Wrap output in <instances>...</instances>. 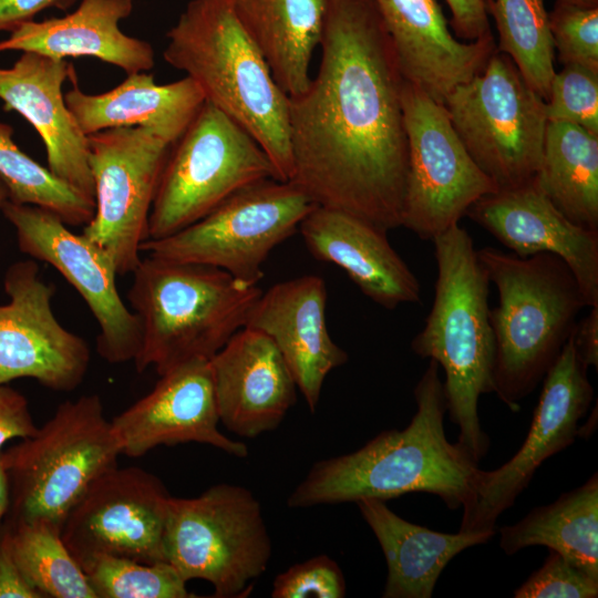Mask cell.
<instances>
[{"instance_id":"83f0119b","label":"cell","mask_w":598,"mask_h":598,"mask_svg":"<svg viewBox=\"0 0 598 598\" xmlns=\"http://www.w3.org/2000/svg\"><path fill=\"white\" fill-rule=\"evenodd\" d=\"M241 27L288 96L310 84V63L320 45L328 0H230Z\"/></svg>"},{"instance_id":"5b68a950","label":"cell","mask_w":598,"mask_h":598,"mask_svg":"<svg viewBox=\"0 0 598 598\" xmlns=\"http://www.w3.org/2000/svg\"><path fill=\"white\" fill-rule=\"evenodd\" d=\"M477 257L498 291V305L489 312L495 338L493 392L517 412L589 307L573 271L554 254L519 258L485 247Z\"/></svg>"},{"instance_id":"b9f144b4","label":"cell","mask_w":598,"mask_h":598,"mask_svg":"<svg viewBox=\"0 0 598 598\" xmlns=\"http://www.w3.org/2000/svg\"><path fill=\"white\" fill-rule=\"evenodd\" d=\"M76 0H0V31H12L48 8L68 10Z\"/></svg>"},{"instance_id":"e0dca14e","label":"cell","mask_w":598,"mask_h":598,"mask_svg":"<svg viewBox=\"0 0 598 598\" xmlns=\"http://www.w3.org/2000/svg\"><path fill=\"white\" fill-rule=\"evenodd\" d=\"M3 286L9 301L0 305V384L31 378L52 391L75 390L86 375L91 351L56 319L54 286L42 279L34 260L12 264Z\"/></svg>"},{"instance_id":"f35d334b","label":"cell","mask_w":598,"mask_h":598,"mask_svg":"<svg viewBox=\"0 0 598 598\" xmlns=\"http://www.w3.org/2000/svg\"><path fill=\"white\" fill-rule=\"evenodd\" d=\"M37 431L27 399L7 384H0V450L8 441L30 437Z\"/></svg>"},{"instance_id":"ac0fdd59","label":"cell","mask_w":598,"mask_h":598,"mask_svg":"<svg viewBox=\"0 0 598 598\" xmlns=\"http://www.w3.org/2000/svg\"><path fill=\"white\" fill-rule=\"evenodd\" d=\"M143 398L111 421L121 454L138 457L159 445L202 443L236 457L248 447L224 435L209 360L197 359L162 375Z\"/></svg>"},{"instance_id":"8992f818","label":"cell","mask_w":598,"mask_h":598,"mask_svg":"<svg viewBox=\"0 0 598 598\" xmlns=\"http://www.w3.org/2000/svg\"><path fill=\"white\" fill-rule=\"evenodd\" d=\"M127 292L141 328L137 372L162 375L193 360H210L243 327L260 297L258 285L206 265L147 255Z\"/></svg>"},{"instance_id":"4fadbf2b","label":"cell","mask_w":598,"mask_h":598,"mask_svg":"<svg viewBox=\"0 0 598 598\" xmlns=\"http://www.w3.org/2000/svg\"><path fill=\"white\" fill-rule=\"evenodd\" d=\"M89 136L94 215L83 235L111 258L117 276L132 274L148 239V219L172 145L141 126Z\"/></svg>"},{"instance_id":"8d00e7d4","label":"cell","mask_w":598,"mask_h":598,"mask_svg":"<svg viewBox=\"0 0 598 598\" xmlns=\"http://www.w3.org/2000/svg\"><path fill=\"white\" fill-rule=\"evenodd\" d=\"M347 587L343 573L328 555L295 564L277 575L272 598H342Z\"/></svg>"},{"instance_id":"ab89813d","label":"cell","mask_w":598,"mask_h":598,"mask_svg":"<svg viewBox=\"0 0 598 598\" xmlns=\"http://www.w3.org/2000/svg\"><path fill=\"white\" fill-rule=\"evenodd\" d=\"M445 1L452 14L450 24L458 39L472 42L492 35L487 13L488 0Z\"/></svg>"},{"instance_id":"f1b7e54d","label":"cell","mask_w":598,"mask_h":598,"mask_svg":"<svg viewBox=\"0 0 598 598\" xmlns=\"http://www.w3.org/2000/svg\"><path fill=\"white\" fill-rule=\"evenodd\" d=\"M499 547L514 555L542 545L598 580V477L533 508L523 519L499 529Z\"/></svg>"},{"instance_id":"30bf717a","label":"cell","mask_w":598,"mask_h":598,"mask_svg":"<svg viewBox=\"0 0 598 598\" xmlns=\"http://www.w3.org/2000/svg\"><path fill=\"white\" fill-rule=\"evenodd\" d=\"M278 173L266 152L239 124L205 102L171 147L148 219V239L173 235L229 196Z\"/></svg>"},{"instance_id":"ffe728a7","label":"cell","mask_w":598,"mask_h":598,"mask_svg":"<svg viewBox=\"0 0 598 598\" xmlns=\"http://www.w3.org/2000/svg\"><path fill=\"white\" fill-rule=\"evenodd\" d=\"M76 79L73 64L35 52H22L11 68H0V100L38 132L48 168L73 189L94 202L89 136L69 111L62 85Z\"/></svg>"},{"instance_id":"52a82bcc","label":"cell","mask_w":598,"mask_h":598,"mask_svg":"<svg viewBox=\"0 0 598 598\" xmlns=\"http://www.w3.org/2000/svg\"><path fill=\"white\" fill-rule=\"evenodd\" d=\"M120 455L99 395L61 403L34 435L0 452L10 488L6 519L62 530L73 506Z\"/></svg>"},{"instance_id":"e575fe53","label":"cell","mask_w":598,"mask_h":598,"mask_svg":"<svg viewBox=\"0 0 598 598\" xmlns=\"http://www.w3.org/2000/svg\"><path fill=\"white\" fill-rule=\"evenodd\" d=\"M545 102L548 122L573 123L598 134V70L564 64L555 73Z\"/></svg>"},{"instance_id":"3957f363","label":"cell","mask_w":598,"mask_h":598,"mask_svg":"<svg viewBox=\"0 0 598 598\" xmlns=\"http://www.w3.org/2000/svg\"><path fill=\"white\" fill-rule=\"evenodd\" d=\"M432 241L437 265L434 299L411 348L443 368L446 412L458 427L456 443L478 464L489 447L480 422L478 400L494 391L491 280L471 235L460 224Z\"/></svg>"},{"instance_id":"44dd1931","label":"cell","mask_w":598,"mask_h":598,"mask_svg":"<svg viewBox=\"0 0 598 598\" xmlns=\"http://www.w3.org/2000/svg\"><path fill=\"white\" fill-rule=\"evenodd\" d=\"M219 422L252 439L275 430L297 400L296 381L272 340L239 329L209 360Z\"/></svg>"},{"instance_id":"f546056e","label":"cell","mask_w":598,"mask_h":598,"mask_svg":"<svg viewBox=\"0 0 598 598\" xmlns=\"http://www.w3.org/2000/svg\"><path fill=\"white\" fill-rule=\"evenodd\" d=\"M535 183L573 223L598 230V134L547 122Z\"/></svg>"},{"instance_id":"7dc6e473","label":"cell","mask_w":598,"mask_h":598,"mask_svg":"<svg viewBox=\"0 0 598 598\" xmlns=\"http://www.w3.org/2000/svg\"><path fill=\"white\" fill-rule=\"evenodd\" d=\"M582 7H598V0H568Z\"/></svg>"},{"instance_id":"7c38bea8","label":"cell","mask_w":598,"mask_h":598,"mask_svg":"<svg viewBox=\"0 0 598 598\" xmlns=\"http://www.w3.org/2000/svg\"><path fill=\"white\" fill-rule=\"evenodd\" d=\"M402 105L408 138L402 226L432 240L497 187L470 156L443 104L405 80Z\"/></svg>"},{"instance_id":"74e56055","label":"cell","mask_w":598,"mask_h":598,"mask_svg":"<svg viewBox=\"0 0 598 598\" xmlns=\"http://www.w3.org/2000/svg\"><path fill=\"white\" fill-rule=\"evenodd\" d=\"M515 598H596L598 580L548 549L543 565L513 594Z\"/></svg>"},{"instance_id":"ba28073f","label":"cell","mask_w":598,"mask_h":598,"mask_svg":"<svg viewBox=\"0 0 598 598\" xmlns=\"http://www.w3.org/2000/svg\"><path fill=\"white\" fill-rule=\"evenodd\" d=\"M164 543L166 561L186 581L210 582L218 598L247 596L272 554L259 501L227 483L196 497L171 496Z\"/></svg>"},{"instance_id":"d590c367","label":"cell","mask_w":598,"mask_h":598,"mask_svg":"<svg viewBox=\"0 0 598 598\" xmlns=\"http://www.w3.org/2000/svg\"><path fill=\"white\" fill-rule=\"evenodd\" d=\"M548 18L559 61L598 70V7L556 0Z\"/></svg>"},{"instance_id":"6da1fadb","label":"cell","mask_w":598,"mask_h":598,"mask_svg":"<svg viewBox=\"0 0 598 598\" xmlns=\"http://www.w3.org/2000/svg\"><path fill=\"white\" fill-rule=\"evenodd\" d=\"M319 70L288 97L290 182L318 206L402 226L405 79L373 0H328Z\"/></svg>"},{"instance_id":"d4e9b609","label":"cell","mask_w":598,"mask_h":598,"mask_svg":"<svg viewBox=\"0 0 598 598\" xmlns=\"http://www.w3.org/2000/svg\"><path fill=\"white\" fill-rule=\"evenodd\" d=\"M132 10L133 0H81L64 17L18 25L0 41V52H35L56 60L90 56L126 74L147 72L155 63L152 45L120 29Z\"/></svg>"},{"instance_id":"7bdbcfd3","label":"cell","mask_w":598,"mask_h":598,"mask_svg":"<svg viewBox=\"0 0 598 598\" xmlns=\"http://www.w3.org/2000/svg\"><path fill=\"white\" fill-rule=\"evenodd\" d=\"M574 346L581 363L598 369V306L578 320L573 332Z\"/></svg>"},{"instance_id":"cb8c5ba5","label":"cell","mask_w":598,"mask_h":598,"mask_svg":"<svg viewBox=\"0 0 598 598\" xmlns=\"http://www.w3.org/2000/svg\"><path fill=\"white\" fill-rule=\"evenodd\" d=\"M299 233L318 260L343 269L359 289L385 309L421 299V286L386 234L352 214L316 205Z\"/></svg>"},{"instance_id":"d6a6232c","label":"cell","mask_w":598,"mask_h":598,"mask_svg":"<svg viewBox=\"0 0 598 598\" xmlns=\"http://www.w3.org/2000/svg\"><path fill=\"white\" fill-rule=\"evenodd\" d=\"M12 135L13 127L0 122V178L9 200L47 209L69 226H85L94 215V202L22 152Z\"/></svg>"},{"instance_id":"5bb4252c","label":"cell","mask_w":598,"mask_h":598,"mask_svg":"<svg viewBox=\"0 0 598 598\" xmlns=\"http://www.w3.org/2000/svg\"><path fill=\"white\" fill-rule=\"evenodd\" d=\"M594 401V388L574 346L573 334L543 380L528 433L502 466L478 468L463 507L461 532H492L503 512L528 486L537 468L574 443L580 420Z\"/></svg>"},{"instance_id":"9c48e42d","label":"cell","mask_w":598,"mask_h":598,"mask_svg":"<svg viewBox=\"0 0 598 598\" xmlns=\"http://www.w3.org/2000/svg\"><path fill=\"white\" fill-rule=\"evenodd\" d=\"M451 124L497 190L532 182L540 166L546 102L497 50L484 69L444 100Z\"/></svg>"},{"instance_id":"836d02e7","label":"cell","mask_w":598,"mask_h":598,"mask_svg":"<svg viewBox=\"0 0 598 598\" xmlns=\"http://www.w3.org/2000/svg\"><path fill=\"white\" fill-rule=\"evenodd\" d=\"M96 598H188L186 580L167 561L146 564L111 555L81 565Z\"/></svg>"},{"instance_id":"4dcf8cb0","label":"cell","mask_w":598,"mask_h":598,"mask_svg":"<svg viewBox=\"0 0 598 598\" xmlns=\"http://www.w3.org/2000/svg\"><path fill=\"white\" fill-rule=\"evenodd\" d=\"M2 527L18 568L42 598H96L60 529L44 522L9 519Z\"/></svg>"},{"instance_id":"9a60e30c","label":"cell","mask_w":598,"mask_h":598,"mask_svg":"<svg viewBox=\"0 0 598 598\" xmlns=\"http://www.w3.org/2000/svg\"><path fill=\"white\" fill-rule=\"evenodd\" d=\"M1 210L16 229L19 249L52 266L85 301L99 326V355L112 364L134 361L141 328L118 293L117 272L107 254L47 209L8 200Z\"/></svg>"},{"instance_id":"8fae6325","label":"cell","mask_w":598,"mask_h":598,"mask_svg":"<svg viewBox=\"0 0 598 598\" xmlns=\"http://www.w3.org/2000/svg\"><path fill=\"white\" fill-rule=\"evenodd\" d=\"M315 206L292 182L262 179L239 189L186 228L145 240L141 252L212 266L258 285L270 252L298 230Z\"/></svg>"},{"instance_id":"2e32d148","label":"cell","mask_w":598,"mask_h":598,"mask_svg":"<svg viewBox=\"0 0 598 598\" xmlns=\"http://www.w3.org/2000/svg\"><path fill=\"white\" fill-rule=\"evenodd\" d=\"M169 498L154 474L116 466L100 476L70 511L62 540L80 566L100 555L166 561Z\"/></svg>"},{"instance_id":"60d3db41","label":"cell","mask_w":598,"mask_h":598,"mask_svg":"<svg viewBox=\"0 0 598 598\" xmlns=\"http://www.w3.org/2000/svg\"><path fill=\"white\" fill-rule=\"evenodd\" d=\"M0 598H42L18 568L3 527L0 529Z\"/></svg>"},{"instance_id":"4316f807","label":"cell","mask_w":598,"mask_h":598,"mask_svg":"<svg viewBox=\"0 0 598 598\" xmlns=\"http://www.w3.org/2000/svg\"><path fill=\"white\" fill-rule=\"evenodd\" d=\"M383 551L388 577L383 598H430L446 565L468 547L487 543L495 533H441L413 524L380 499L355 503Z\"/></svg>"},{"instance_id":"bcb514c9","label":"cell","mask_w":598,"mask_h":598,"mask_svg":"<svg viewBox=\"0 0 598 598\" xmlns=\"http://www.w3.org/2000/svg\"><path fill=\"white\" fill-rule=\"evenodd\" d=\"M9 200V192L4 182L0 178V210L3 205Z\"/></svg>"},{"instance_id":"7a4b0ae2","label":"cell","mask_w":598,"mask_h":598,"mask_svg":"<svg viewBox=\"0 0 598 598\" xmlns=\"http://www.w3.org/2000/svg\"><path fill=\"white\" fill-rule=\"evenodd\" d=\"M430 360L414 388L416 412L403 430L381 432L361 448L316 462L287 499L290 508L388 501L422 492L451 509L468 499L478 464L444 431L446 398Z\"/></svg>"},{"instance_id":"484cf974","label":"cell","mask_w":598,"mask_h":598,"mask_svg":"<svg viewBox=\"0 0 598 598\" xmlns=\"http://www.w3.org/2000/svg\"><path fill=\"white\" fill-rule=\"evenodd\" d=\"M64 93L65 104L86 135L121 126L147 128L174 145L206 100L198 84L185 76L157 84L153 74H127L117 86L100 94L84 93L76 79Z\"/></svg>"},{"instance_id":"7402d4cb","label":"cell","mask_w":598,"mask_h":598,"mask_svg":"<svg viewBox=\"0 0 598 598\" xmlns=\"http://www.w3.org/2000/svg\"><path fill=\"white\" fill-rule=\"evenodd\" d=\"M326 307L324 280L305 275L262 291L245 326L272 340L311 412L329 372L348 361L329 333Z\"/></svg>"},{"instance_id":"603a6c76","label":"cell","mask_w":598,"mask_h":598,"mask_svg":"<svg viewBox=\"0 0 598 598\" xmlns=\"http://www.w3.org/2000/svg\"><path fill=\"white\" fill-rule=\"evenodd\" d=\"M404 79L436 102L481 72L496 50L493 35L457 40L436 0H373Z\"/></svg>"},{"instance_id":"d6986e66","label":"cell","mask_w":598,"mask_h":598,"mask_svg":"<svg viewBox=\"0 0 598 598\" xmlns=\"http://www.w3.org/2000/svg\"><path fill=\"white\" fill-rule=\"evenodd\" d=\"M465 216L519 258L539 252L561 258L576 277L588 307L598 306V230L569 220L535 179L480 198Z\"/></svg>"},{"instance_id":"f6af8a7d","label":"cell","mask_w":598,"mask_h":598,"mask_svg":"<svg viewBox=\"0 0 598 598\" xmlns=\"http://www.w3.org/2000/svg\"><path fill=\"white\" fill-rule=\"evenodd\" d=\"M597 424V405H595V409L591 412V415L588 419V422L585 426H579L578 429V436L582 439L589 437L594 433V427H596Z\"/></svg>"},{"instance_id":"1f68e13d","label":"cell","mask_w":598,"mask_h":598,"mask_svg":"<svg viewBox=\"0 0 598 598\" xmlns=\"http://www.w3.org/2000/svg\"><path fill=\"white\" fill-rule=\"evenodd\" d=\"M498 52L508 55L526 83L547 100L555 75V48L544 0H488Z\"/></svg>"},{"instance_id":"277c9868","label":"cell","mask_w":598,"mask_h":598,"mask_svg":"<svg viewBox=\"0 0 598 598\" xmlns=\"http://www.w3.org/2000/svg\"><path fill=\"white\" fill-rule=\"evenodd\" d=\"M166 37L164 60L193 79L206 102L251 135L280 181H290L288 96L241 27L231 1L190 0Z\"/></svg>"},{"instance_id":"ee69618b","label":"cell","mask_w":598,"mask_h":598,"mask_svg":"<svg viewBox=\"0 0 598 598\" xmlns=\"http://www.w3.org/2000/svg\"><path fill=\"white\" fill-rule=\"evenodd\" d=\"M10 506V488L7 472L0 456V529L6 520Z\"/></svg>"}]
</instances>
